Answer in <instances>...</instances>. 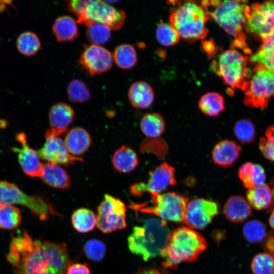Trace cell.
<instances>
[{
	"mask_svg": "<svg viewBox=\"0 0 274 274\" xmlns=\"http://www.w3.org/2000/svg\"><path fill=\"white\" fill-rule=\"evenodd\" d=\"M170 230L166 221L156 218L145 219L134 226L127 239L131 253L145 261L161 255L165 248Z\"/></svg>",
	"mask_w": 274,
	"mask_h": 274,
	"instance_id": "obj_3",
	"label": "cell"
},
{
	"mask_svg": "<svg viewBox=\"0 0 274 274\" xmlns=\"http://www.w3.org/2000/svg\"><path fill=\"white\" fill-rule=\"evenodd\" d=\"M16 47L20 53L26 56H32L39 51L41 43L36 33L27 31L18 36L16 40Z\"/></svg>",
	"mask_w": 274,
	"mask_h": 274,
	"instance_id": "obj_32",
	"label": "cell"
},
{
	"mask_svg": "<svg viewBox=\"0 0 274 274\" xmlns=\"http://www.w3.org/2000/svg\"><path fill=\"white\" fill-rule=\"evenodd\" d=\"M46 142L37 153L41 159L58 165L68 166L79 161H83L81 157L71 155L64 142L58 136H45Z\"/></svg>",
	"mask_w": 274,
	"mask_h": 274,
	"instance_id": "obj_16",
	"label": "cell"
},
{
	"mask_svg": "<svg viewBox=\"0 0 274 274\" xmlns=\"http://www.w3.org/2000/svg\"><path fill=\"white\" fill-rule=\"evenodd\" d=\"M264 249L272 256H274V233L270 232L264 240Z\"/></svg>",
	"mask_w": 274,
	"mask_h": 274,
	"instance_id": "obj_44",
	"label": "cell"
},
{
	"mask_svg": "<svg viewBox=\"0 0 274 274\" xmlns=\"http://www.w3.org/2000/svg\"><path fill=\"white\" fill-rule=\"evenodd\" d=\"M135 274H168L161 268L149 267L141 269Z\"/></svg>",
	"mask_w": 274,
	"mask_h": 274,
	"instance_id": "obj_45",
	"label": "cell"
},
{
	"mask_svg": "<svg viewBox=\"0 0 274 274\" xmlns=\"http://www.w3.org/2000/svg\"><path fill=\"white\" fill-rule=\"evenodd\" d=\"M244 28L262 39L274 31V1L247 5Z\"/></svg>",
	"mask_w": 274,
	"mask_h": 274,
	"instance_id": "obj_11",
	"label": "cell"
},
{
	"mask_svg": "<svg viewBox=\"0 0 274 274\" xmlns=\"http://www.w3.org/2000/svg\"><path fill=\"white\" fill-rule=\"evenodd\" d=\"M86 37L93 45H103L109 42L111 37V28L108 25L92 22L87 26Z\"/></svg>",
	"mask_w": 274,
	"mask_h": 274,
	"instance_id": "obj_34",
	"label": "cell"
},
{
	"mask_svg": "<svg viewBox=\"0 0 274 274\" xmlns=\"http://www.w3.org/2000/svg\"><path fill=\"white\" fill-rule=\"evenodd\" d=\"M219 206L215 201L205 198H194L189 201L183 223L192 229L205 228L218 215Z\"/></svg>",
	"mask_w": 274,
	"mask_h": 274,
	"instance_id": "obj_14",
	"label": "cell"
},
{
	"mask_svg": "<svg viewBox=\"0 0 274 274\" xmlns=\"http://www.w3.org/2000/svg\"><path fill=\"white\" fill-rule=\"evenodd\" d=\"M112 163L116 170L127 174L136 167L139 160L136 152L132 149L122 145L114 153Z\"/></svg>",
	"mask_w": 274,
	"mask_h": 274,
	"instance_id": "obj_25",
	"label": "cell"
},
{
	"mask_svg": "<svg viewBox=\"0 0 274 274\" xmlns=\"http://www.w3.org/2000/svg\"><path fill=\"white\" fill-rule=\"evenodd\" d=\"M82 68L91 76L100 75L113 66V55L106 48L91 44L85 45L79 59Z\"/></svg>",
	"mask_w": 274,
	"mask_h": 274,
	"instance_id": "obj_15",
	"label": "cell"
},
{
	"mask_svg": "<svg viewBox=\"0 0 274 274\" xmlns=\"http://www.w3.org/2000/svg\"><path fill=\"white\" fill-rule=\"evenodd\" d=\"M253 274H273L274 257L267 253L257 254L251 264Z\"/></svg>",
	"mask_w": 274,
	"mask_h": 274,
	"instance_id": "obj_40",
	"label": "cell"
},
{
	"mask_svg": "<svg viewBox=\"0 0 274 274\" xmlns=\"http://www.w3.org/2000/svg\"><path fill=\"white\" fill-rule=\"evenodd\" d=\"M243 232L245 239L251 244L261 243L266 237L265 225L256 219L247 222L243 226Z\"/></svg>",
	"mask_w": 274,
	"mask_h": 274,
	"instance_id": "obj_36",
	"label": "cell"
},
{
	"mask_svg": "<svg viewBox=\"0 0 274 274\" xmlns=\"http://www.w3.org/2000/svg\"><path fill=\"white\" fill-rule=\"evenodd\" d=\"M19 204L28 208L41 220H47L50 215H56L52 206L40 195H29L15 184L0 180V206Z\"/></svg>",
	"mask_w": 274,
	"mask_h": 274,
	"instance_id": "obj_10",
	"label": "cell"
},
{
	"mask_svg": "<svg viewBox=\"0 0 274 274\" xmlns=\"http://www.w3.org/2000/svg\"><path fill=\"white\" fill-rule=\"evenodd\" d=\"M265 134L260 139L259 149L265 158L274 162V125L268 126Z\"/></svg>",
	"mask_w": 274,
	"mask_h": 274,
	"instance_id": "obj_42",
	"label": "cell"
},
{
	"mask_svg": "<svg viewBox=\"0 0 274 274\" xmlns=\"http://www.w3.org/2000/svg\"><path fill=\"white\" fill-rule=\"evenodd\" d=\"M52 30L58 42L72 41L78 36V28L74 18L67 15L59 16L54 21Z\"/></svg>",
	"mask_w": 274,
	"mask_h": 274,
	"instance_id": "obj_26",
	"label": "cell"
},
{
	"mask_svg": "<svg viewBox=\"0 0 274 274\" xmlns=\"http://www.w3.org/2000/svg\"><path fill=\"white\" fill-rule=\"evenodd\" d=\"M156 38L161 45L170 47L179 43L180 36L170 24L161 22L156 28Z\"/></svg>",
	"mask_w": 274,
	"mask_h": 274,
	"instance_id": "obj_39",
	"label": "cell"
},
{
	"mask_svg": "<svg viewBox=\"0 0 274 274\" xmlns=\"http://www.w3.org/2000/svg\"><path fill=\"white\" fill-rule=\"evenodd\" d=\"M244 90V104L251 108L264 110L274 96V72L256 64Z\"/></svg>",
	"mask_w": 274,
	"mask_h": 274,
	"instance_id": "obj_8",
	"label": "cell"
},
{
	"mask_svg": "<svg viewBox=\"0 0 274 274\" xmlns=\"http://www.w3.org/2000/svg\"><path fill=\"white\" fill-rule=\"evenodd\" d=\"M233 132L236 138L243 144L252 143L256 134L255 125L249 119L237 121L234 125Z\"/></svg>",
	"mask_w": 274,
	"mask_h": 274,
	"instance_id": "obj_37",
	"label": "cell"
},
{
	"mask_svg": "<svg viewBox=\"0 0 274 274\" xmlns=\"http://www.w3.org/2000/svg\"><path fill=\"white\" fill-rule=\"evenodd\" d=\"M72 223L77 231L83 233H88L94 229L96 225V217L91 210L79 208L73 213Z\"/></svg>",
	"mask_w": 274,
	"mask_h": 274,
	"instance_id": "obj_30",
	"label": "cell"
},
{
	"mask_svg": "<svg viewBox=\"0 0 274 274\" xmlns=\"http://www.w3.org/2000/svg\"><path fill=\"white\" fill-rule=\"evenodd\" d=\"M21 215L19 209L13 205L0 206V228L6 230H13L21 222Z\"/></svg>",
	"mask_w": 274,
	"mask_h": 274,
	"instance_id": "obj_33",
	"label": "cell"
},
{
	"mask_svg": "<svg viewBox=\"0 0 274 274\" xmlns=\"http://www.w3.org/2000/svg\"><path fill=\"white\" fill-rule=\"evenodd\" d=\"M112 55L116 65L123 70L132 68L138 61L136 52L130 44H124L117 46Z\"/></svg>",
	"mask_w": 274,
	"mask_h": 274,
	"instance_id": "obj_31",
	"label": "cell"
},
{
	"mask_svg": "<svg viewBox=\"0 0 274 274\" xmlns=\"http://www.w3.org/2000/svg\"><path fill=\"white\" fill-rule=\"evenodd\" d=\"M248 59L237 50L230 49L220 54L212 63L211 68L231 88L244 91L251 73Z\"/></svg>",
	"mask_w": 274,
	"mask_h": 274,
	"instance_id": "obj_7",
	"label": "cell"
},
{
	"mask_svg": "<svg viewBox=\"0 0 274 274\" xmlns=\"http://www.w3.org/2000/svg\"><path fill=\"white\" fill-rule=\"evenodd\" d=\"M247 3L244 1H211L210 6H213L214 9L208 12L210 16L233 38V47L241 49L246 54H250L251 50L248 47L244 31V11Z\"/></svg>",
	"mask_w": 274,
	"mask_h": 274,
	"instance_id": "obj_4",
	"label": "cell"
},
{
	"mask_svg": "<svg viewBox=\"0 0 274 274\" xmlns=\"http://www.w3.org/2000/svg\"><path fill=\"white\" fill-rule=\"evenodd\" d=\"M238 175L244 187L248 189L264 184L266 180L264 168L259 164L251 162L241 166Z\"/></svg>",
	"mask_w": 274,
	"mask_h": 274,
	"instance_id": "obj_24",
	"label": "cell"
},
{
	"mask_svg": "<svg viewBox=\"0 0 274 274\" xmlns=\"http://www.w3.org/2000/svg\"><path fill=\"white\" fill-rule=\"evenodd\" d=\"M269 224L270 226L274 230V210L269 217Z\"/></svg>",
	"mask_w": 274,
	"mask_h": 274,
	"instance_id": "obj_46",
	"label": "cell"
},
{
	"mask_svg": "<svg viewBox=\"0 0 274 274\" xmlns=\"http://www.w3.org/2000/svg\"><path fill=\"white\" fill-rule=\"evenodd\" d=\"M7 260L13 266L14 274H65L70 263L64 243L33 239L19 253L7 254Z\"/></svg>",
	"mask_w": 274,
	"mask_h": 274,
	"instance_id": "obj_1",
	"label": "cell"
},
{
	"mask_svg": "<svg viewBox=\"0 0 274 274\" xmlns=\"http://www.w3.org/2000/svg\"><path fill=\"white\" fill-rule=\"evenodd\" d=\"M262 44L250 58V61L260 64L274 72V44L262 40Z\"/></svg>",
	"mask_w": 274,
	"mask_h": 274,
	"instance_id": "obj_35",
	"label": "cell"
},
{
	"mask_svg": "<svg viewBox=\"0 0 274 274\" xmlns=\"http://www.w3.org/2000/svg\"><path fill=\"white\" fill-rule=\"evenodd\" d=\"M246 198L251 207L262 210L272 205L273 201V192L269 185L264 184L248 189Z\"/></svg>",
	"mask_w": 274,
	"mask_h": 274,
	"instance_id": "obj_27",
	"label": "cell"
},
{
	"mask_svg": "<svg viewBox=\"0 0 274 274\" xmlns=\"http://www.w3.org/2000/svg\"><path fill=\"white\" fill-rule=\"evenodd\" d=\"M69 10L77 17V22L88 26L92 22L108 25L117 30L124 25L125 13L105 1L99 0H72L68 2Z\"/></svg>",
	"mask_w": 274,
	"mask_h": 274,
	"instance_id": "obj_6",
	"label": "cell"
},
{
	"mask_svg": "<svg viewBox=\"0 0 274 274\" xmlns=\"http://www.w3.org/2000/svg\"><path fill=\"white\" fill-rule=\"evenodd\" d=\"M68 99L74 103H82L87 101L90 97L89 89L83 81L74 79L67 87Z\"/></svg>",
	"mask_w": 274,
	"mask_h": 274,
	"instance_id": "obj_38",
	"label": "cell"
},
{
	"mask_svg": "<svg viewBox=\"0 0 274 274\" xmlns=\"http://www.w3.org/2000/svg\"><path fill=\"white\" fill-rule=\"evenodd\" d=\"M210 17L208 10L201 4L188 1L173 11L169 22L180 37L193 41L203 39L207 35L209 31L206 24Z\"/></svg>",
	"mask_w": 274,
	"mask_h": 274,
	"instance_id": "obj_5",
	"label": "cell"
},
{
	"mask_svg": "<svg viewBox=\"0 0 274 274\" xmlns=\"http://www.w3.org/2000/svg\"><path fill=\"white\" fill-rule=\"evenodd\" d=\"M207 247L204 237L188 226H181L170 231L166 245L160 256L162 265L175 268L182 262L197 259Z\"/></svg>",
	"mask_w": 274,
	"mask_h": 274,
	"instance_id": "obj_2",
	"label": "cell"
},
{
	"mask_svg": "<svg viewBox=\"0 0 274 274\" xmlns=\"http://www.w3.org/2000/svg\"><path fill=\"white\" fill-rule=\"evenodd\" d=\"M274 274V273H273Z\"/></svg>",
	"mask_w": 274,
	"mask_h": 274,
	"instance_id": "obj_47",
	"label": "cell"
},
{
	"mask_svg": "<svg viewBox=\"0 0 274 274\" xmlns=\"http://www.w3.org/2000/svg\"><path fill=\"white\" fill-rule=\"evenodd\" d=\"M199 110L210 117L218 116L225 109L224 97L216 92H209L203 94L198 101Z\"/></svg>",
	"mask_w": 274,
	"mask_h": 274,
	"instance_id": "obj_29",
	"label": "cell"
},
{
	"mask_svg": "<svg viewBox=\"0 0 274 274\" xmlns=\"http://www.w3.org/2000/svg\"><path fill=\"white\" fill-rule=\"evenodd\" d=\"M74 110L67 104L53 105L49 113L51 127L46 131L45 136H59L65 132L74 120Z\"/></svg>",
	"mask_w": 274,
	"mask_h": 274,
	"instance_id": "obj_18",
	"label": "cell"
},
{
	"mask_svg": "<svg viewBox=\"0 0 274 274\" xmlns=\"http://www.w3.org/2000/svg\"><path fill=\"white\" fill-rule=\"evenodd\" d=\"M16 140L22 147L13 148L12 150L18 153V160L23 172L31 177H41L43 164L41 162L37 152L31 148L27 143L26 135L20 132L16 135Z\"/></svg>",
	"mask_w": 274,
	"mask_h": 274,
	"instance_id": "obj_17",
	"label": "cell"
},
{
	"mask_svg": "<svg viewBox=\"0 0 274 274\" xmlns=\"http://www.w3.org/2000/svg\"><path fill=\"white\" fill-rule=\"evenodd\" d=\"M43 181L48 186L54 188L67 189L71 185L70 177L66 171L60 165L45 163L43 164Z\"/></svg>",
	"mask_w": 274,
	"mask_h": 274,
	"instance_id": "obj_23",
	"label": "cell"
},
{
	"mask_svg": "<svg viewBox=\"0 0 274 274\" xmlns=\"http://www.w3.org/2000/svg\"><path fill=\"white\" fill-rule=\"evenodd\" d=\"M242 148L236 142L229 140L219 142L212 151V159L217 165L227 167L238 158Z\"/></svg>",
	"mask_w": 274,
	"mask_h": 274,
	"instance_id": "obj_19",
	"label": "cell"
},
{
	"mask_svg": "<svg viewBox=\"0 0 274 274\" xmlns=\"http://www.w3.org/2000/svg\"><path fill=\"white\" fill-rule=\"evenodd\" d=\"M83 250L87 258L95 262L101 261L107 251L105 244L97 239L87 241L84 245Z\"/></svg>",
	"mask_w": 274,
	"mask_h": 274,
	"instance_id": "obj_41",
	"label": "cell"
},
{
	"mask_svg": "<svg viewBox=\"0 0 274 274\" xmlns=\"http://www.w3.org/2000/svg\"><path fill=\"white\" fill-rule=\"evenodd\" d=\"M128 97L133 107L145 109L151 106L154 100L155 95L153 89L149 83L139 81L130 85Z\"/></svg>",
	"mask_w": 274,
	"mask_h": 274,
	"instance_id": "obj_21",
	"label": "cell"
},
{
	"mask_svg": "<svg viewBox=\"0 0 274 274\" xmlns=\"http://www.w3.org/2000/svg\"><path fill=\"white\" fill-rule=\"evenodd\" d=\"M126 207L120 199L105 194L97 208L96 225L103 233L123 229L126 227Z\"/></svg>",
	"mask_w": 274,
	"mask_h": 274,
	"instance_id": "obj_12",
	"label": "cell"
},
{
	"mask_svg": "<svg viewBox=\"0 0 274 274\" xmlns=\"http://www.w3.org/2000/svg\"><path fill=\"white\" fill-rule=\"evenodd\" d=\"M64 142L71 155L80 157L89 148L91 144V138L90 134L86 129L80 127H76L68 132Z\"/></svg>",
	"mask_w": 274,
	"mask_h": 274,
	"instance_id": "obj_22",
	"label": "cell"
},
{
	"mask_svg": "<svg viewBox=\"0 0 274 274\" xmlns=\"http://www.w3.org/2000/svg\"><path fill=\"white\" fill-rule=\"evenodd\" d=\"M153 204L145 207L143 204H133L134 209L156 215L166 221L183 222L185 211L189 199L174 192L152 194Z\"/></svg>",
	"mask_w": 274,
	"mask_h": 274,
	"instance_id": "obj_9",
	"label": "cell"
},
{
	"mask_svg": "<svg viewBox=\"0 0 274 274\" xmlns=\"http://www.w3.org/2000/svg\"><path fill=\"white\" fill-rule=\"evenodd\" d=\"M140 128L148 138H158L165 130V120L163 116L158 113H146L141 119Z\"/></svg>",
	"mask_w": 274,
	"mask_h": 274,
	"instance_id": "obj_28",
	"label": "cell"
},
{
	"mask_svg": "<svg viewBox=\"0 0 274 274\" xmlns=\"http://www.w3.org/2000/svg\"><path fill=\"white\" fill-rule=\"evenodd\" d=\"M65 274H90V270L86 263L70 262Z\"/></svg>",
	"mask_w": 274,
	"mask_h": 274,
	"instance_id": "obj_43",
	"label": "cell"
},
{
	"mask_svg": "<svg viewBox=\"0 0 274 274\" xmlns=\"http://www.w3.org/2000/svg\"><path fill=\"white\" fill-rule=\"evenodd\" d=\"M223 213L229 221L238 223L251 216L252 209L247 199L241 195H235L227 199L223 207Z\"/></svg>",
	"mask_w": 274,
	"mask_h": 274,
	"instance_id": "obj_20",
	"label": "cell"
},
{
	"mask_svg": "<svg viewBox=\"0 0 274 274\" xmlns=\"http://www.w3.org/2000/svg\"><path fill=\"white\" fill-rule=\"evenodd\" d=\"M176 183L174 167L164 162L150 171L147 182L135 183L130 187V190L131 194L136 196L146 192L151 195L161 194Z\"/></svg>",
	"mask_w": 274,
	"mask_h": 274,
	"instance_id": "obj_13",
	"label": "cell"
}]
</instances>
